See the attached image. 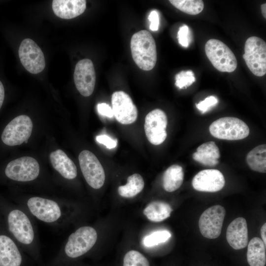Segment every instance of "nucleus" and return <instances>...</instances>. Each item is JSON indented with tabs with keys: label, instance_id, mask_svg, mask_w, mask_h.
<instances>
[{
	"label": "nucleus",
	"instance_id": "nucleus-1",
	"mask_svg": "<svg viewBox=\"0 0 266 266\" xmlns=\"http://www.w3.org/2000/svg\"><path fill=\"white\" fill-rule=\"evenodd\" d=\"M131 49L133 58L139 68L148 71L154 67L157 59L156 45L148 31L141 30L132 36Z\"/></svg>",
	"mask_w": 266,
	"mask_h": 266
},
{
	"label": "nucleus",
	"instance_id": "nucleus-2",
	"mask_svg": "<svg viewBox=\"0 0 266 266\" xmlns=\"http://www.w3.org/2000/svg\"><path fill=\"white\" fill-rule=\"evenodd\" d=\"M211 134L218 139L236 140L247 137L250 132L247 125L233 117H225L214 121L209 126Z\"/></svg>",
	"mask_w": 266,
	"mask_h": 266
},
{
	"label": "nucleus",
	"instance_id": "nucleus-3",
	"mask_svg": "<svg viewBox=\"0 0 266 266\" xmlns=\"http://www.w3.org/2000/svg\"><path fill=\"white\" fill-rule=\"evenodd\" d=\"M206 55L213 66L221 72H233L237 67V61L232 50L222 41L208 40L205 45Z\"/></svg>",
	"mask_w": 266,
	"mask_h": 266
},
{
	"label": "nucleus",
	"instance_id": "nucleus-4",
	"mask_svg": "<svg viewBox=\"0 0 266 266\" xmlns=\"http://www.w3.org/2000/svg\"><path fill=\"white\" fill-rule=\"evenodd\" d=\"M243 57L255 75L263 76L266 73V43L262 38L251 36L246 41Z\"/></svg>",
	"mask_w": 266,
	"mask_h": 266
},
{
	"label": "nucleus",
	"instance_id": "nucleus-5",
	"mask_svg": "<svg viewBox=\"0 0 266 266\" xmlns=\"http://www.w3.org/2000/svg\"><path fill=\"white\" fill-rule=\"evenodd\" d=\"M97 238V233L94 228L80 227L69 236L65 247V253L71 258L82 256L94 246Z\"/></svg>",
	"mask_w": 266,
	"mask_h": 266
},
{
	"label": "nucleus",
	"instance_id": "nucleus-6",
	"mask_svg": "<svg viewBox=\"0 0 266 266\" xmlns=\"http://www.w3.org/2000/svg\"><path fill=\"white\" fill-rule=\"evenodd\" d=\"M33 124L27 115H19L11 121L5 127L1 134L2 142L8 146L20 145L28 140Z\"/></svg>",
	"mask_w": 266,
	"mask_h": 266
},
{
	"label": "nucleus",
	"instance_id": "nucleus-7",
	"mask_svg": "<svg viewBox=\"0 0 266 266\" xmlns=\"http://www.w3.org/2000/svg\"><path fill=\"white\" fill-rule=\"evenodd\" d=\"M78 160L82 174L87 183L93 188H101L105 182L104 169L97 158L91 151L84 150L79 155Z\"/></svg>",
	"mask_w": 266,
	"mask_h": 266
},
{
	"label": "nucleus",
	"instance_id": "nucleus-8",
	"mask_svg": "<svg viewBox=\"0 0 266 266\" xmlns=\"http://www.w3.org/2000/svg\"><path fill=\"white\" fill-rule=\"evenodd\" d=\"M39 171L37 161L31 157L25 156L9 162L5 168V173L12 180L27 182L36 179Z\"/></svg>",
	"mask_w": 266,
	"mask_h": 266
},
{
	"label": "nucleus",
	"instance_id": "nucleus-9",
	"mask_svg": "<svg viewBox=\"0 0 266 266\" xmlns=\"http://www.w3.org/2000/svg\"><path fill=\"white\" fill-rule=\"evenodd\" d=\"M18 54L22 65L30 73L37 74L44 69L45 61L44 54L32 39L25 38L21 42Z\"/></svg>",
	"mask_w": 266,
	"mask_h": 266
},
{
	"label": "nucleus",
	"instance_id": "nucleus-10",
	"mask_svg": "<svg viewBox=\"0 0 266 266\" xmlns=\"http://www.w3.org/2000/svg\"><path fill=\"white\" fill-rule=\"evenodd\" d=\"M226 214L225 209L220 205L207 208L201 215L199 226L201 234L209 239L219 236Z\"/></svg>",
	"mask_w": 266,
	"mask_h": 266
},
{
	"label": "nucleus",
	"instance_id": "nucleus-11",
	"mask_svg": "<svg viewBox=\"0 0 266 266\" xmlns=\"http://www.w3.org/2000/svg\"><path fill=\"white\" fill-rule=\"evenodd\" d=\"M167 117L164 111L155 109L150 111L145 117L144 131L149 141L152 144H162L166 139Z\"/></svg>",
	"mask_w": 266,
	"mask_h": 266
},
{
	"label": "nucleus",
	"instance_id": "nucleus-12",
	"mask_svg": "<svg viewBox=\"0 0 266 266\" xmlns=\"http://www.w3.org/2000/svg\"><path fill=\"white\" fill-rule=\"evenodd\" d=\"M9 230L20 243L31 244L34 237V231L31 221L22 211L14 209L8 216Z\"/></svg>",
	"mask_w": 266,
	"mask_h": 266
},
{
	"label": "nucleus",
	"instance_id": "nucleus-13",
	"mask_svg": "<svg viewBox=\"0 0 266 266\" xmlns=\"http://www.w3.org/2000/svg\"><path fill=\"white\" fill-rule=\"evenodd\" d=\"M27 205L34 216L45 223L55 222L62 215V211L59 204L50 199L33 197L28 200Z\"/></svg>",
	"mask_w": 266,
	"mask_h": 266
},
{
	"label": "nucleus",
	"instance_id": "nucleus-14",
	"mask_svg": "<svg viewBox=\"0 0 266 266\" xmlns=\"http://www.w3.org/2000/svg\"><path fill=\"white\" fill-rule=\"evenodd\" d=\"M111 104L113 115L121 124L128 125L134 122L137 118V109L130 96L123 91L113 93Z\"/></svg>",
	"mask_w": 266,
	"mask_h": 266
},
{
	"label": "nucleus",
	"instance_id": "nucleus-15",
	"mask_svg": "<svg viewBox=\"0 0 266 266\" xmlns=\"http://www.w3.org/2000/svg\"><path fill=\"white\" fill-rule=\"evenodd\" d=\"M73 76L79 92L84 97L91 95L96 83V73L92 61L89 59L79 61L76 65Z\"/></svg>",
	"mask_w": 266,
	"mask_h": 266
},
{
	"label": "nucleus",
	"instance_id": "nucleus-16",
	"mask_svg": "<svg viewBox=\"0 0 266 266\" xmlns=\"http://www.w3.org/2000/svg\"><path fill=\"white\" fill-rule=\"evenodd\" d=\"M192 184L193 187L198 191L216 192L224 187L225 180L219 170L207 169L199 172L194 177Z\"/></svg>",
	"mask_w": 266,
	"mask_h": 266
},
{
	"label": "nucleus",
	"instance_id": "nucleus-17",
	"mask_svg": "<svg viewBox=\"0 0 266 266\" xmlns=\"http://www.w3.org/2000/svg\"><path fill=\"white\" fill-rule=\"evenodd\" d=\"M226 238L228 243L234 249L239 250L247 246L248 228L244 218H237L229 224L227 230Z\"/></svg>",
	"mask_w": 266,
	"mask_h": 266
},
{
	"label": "nucleus",
	"instance_id": "nucleus-18",
	"mask_svg": "<svg viewBox=\"0 0 266 266\" xmlns=\"http://www.w3.org/2000/svg\"><path fill=\"white\" fill-rule=\"evenodd\" d=\"M86 7L84 0H54L52 9L55 14L65 19L75 18L82 14Z\"/></svg>",
	"mask_w": 266,
	"mask_h": 266
},
{
	"label": "nucleus",
	"instance_id": "nucleus-19",
	"mask_svg": "<svg viewBox=\"0 0 266 266\" xmlns=\"http://www.w3.org/2000/svg\"><path fill=\"white\" fill-rule=\"evenodd\" d=\"M22 256L14 241L9 237L0 235V266H20Z\"/></svg>",
	"mask_w": 266,
	"mask_h": 266
},
{
	"label": "nucleus",
	"instance_id": "nucleus-20",
	"mask_svg": "<svg viewBox=\"0 0 266 266\" xmlns=\"http://www.w3.org/2000/svg\"><path fill=\"white\" fill-rule=\"evenodd\" d=\"M49 158L53 167L63 177L70 180L76 177V166L63 150L57 149L51 152Z\"/></svg>",
	"mask_w": 266,
	"mask_h": 266
},
{
	"label": "nucleus",
	"instance_id": "nucleus-21",
	"mask_svg": "<svg viewBox=\"0 0 266 266\" xmlns=\"http://www.w3.org/2000/svg\"><path fill=\"white\" fill-rule=\"evenodd\" d=\"M220 151L214 141H209L200 145L193 153V159L206 166H214L218 163Z\"/></svg>",
	"mask_w": 266,
	"mask_h": 266
},
{
	"label": "nucleus",
	"instance_id": "nucleus-22",
	"mask_svg": "<svg viewBox=\"0 0 266 266\" xmlns=\"http://www.w3.org/2000/svg\"><path fill=\"white\" fill-rule=\"evenodd\" d=\"M266 246L259 237H254L250 241L247 248V260L250 266H265Z\"/></svg>",
	"mask_w": 266,
	"mask_h": 266
},
{
	"label": "nucleus",
	"instance_id": "nucleus-23",
	"mask_svg": "<svg viewBox=\"0 0 266 266\" xmlns=\"http://www.w3.org/2000/svg\"><path fill=\"white\" fill-rule=\"evenodd\" d=\"M172 211V209L168 203L162 201H153L145 207L143 213L149 220L159 222L168 218Z\"/></svg>",
	"mask_w": 266,
	"mask_h": 266
},
{
	"label": "nucleus",
	"instance_id": "nucleus-24",
	"mask_svg": "<svg viewBox=\"0 0 266 266\" xmlns=\"http://www.w3.org/2000/svg\"><path fill=\"white\" fill-rule=\"evenodd\" d=\"M184 179L182 167L178 165L168 167L163 176V186L165 191L172 192L181 186Z\"/></svg>",
	"mask_w": 266,
	"mask_h": 266
},
{
	"label": "nucleus",
	"instance_id": "nucleus-25",
	"mask_svg": "<svg viewBox=\"0 0 266 266\" xmlns=\"http://www.w3.org/2000/svg\"><path fill=\"white\" fill-rule=\"evenodd\" d=\"M246 161L249 167L253 170L266 173V145H259L251 150L247 155Z\"/></svg>",
	"mask_w": 266,
	"mask_h": 266
},
{
	"label": "nucleus",
	"instance_id": "nucleus-26",
	"mask_svg": "<svg viewBox=\"0 0 266 266\" xmlns=\"http://www.w3.org/2000/svg\"><path fill=\"white\" fill-rule=\"evenodd\" d=\"M144 187V181L141 175L134 173L128 177L125 185L118 188L119 195L123 198H131L140 193Z\"/></svg>",
	"mask_w": 266,
	"mask_h": 266
},
{
	"label": "nucleus",
	"instance_id": "nucleus-27",
	"mask_svg": "<svg viewBox=\"0 0 266 266\" xmlns=\"http://www.w3.org/2000/svg\"><path fill=\"white\" fill-rule=\"evenodd\" d=\"M169 2L180 11L190 15L200 13L204 7L201 0H170Z\"/></svg>",
	"mask_w": 266,
	"mask_h": 266
},
{
	"label": "nucleus",
	"instance_id": "nucleus-28",
	"mask_svg": "<svg viewBox=\"0 0 266 266\" xmlns=\"http://www.w3.org/2000/svg\"><path fill=\"white\" fill-rule=\"evenodd\" d=\"M123 266H150V264L144 255L138 251L132 250L125 255Z\"/></svg>",
	"mask_w": 266,
	"mask_h": 266
},
{
	"label": "nucleus",
	"instance_id": "nucleus-29",
	"mask_svg": "<svg viewBox=\"0 0 266 266\" xmlns=\"http://www.w3.org/2000/svg\"><path fill=\"white\" fill-rule=\"evenodd\" d=\"M171 237L170 232L166 230L154 232L146 236L143 244L146 247H151L166 241Z\"/></svg>",
	"mask_w": 266,
	"mask_h": 266
},
{
	"label": "nucleus",
	"instance_id": "nucleus-30",
	"mask_svg": "<svg viewBox=\"0 0 266 266\" xmlns=\"http://www.w3.org/2000/svg\"><path fill=\"white\" fill-rule=\"evenodd\" d=\"M196 80L194 72L191 70L181 71L175 76V85L179 89L186 88Z\"/></svg>",
	"mask_w": 266,
	"mask_h": 266
},
{
	"label": "nucleus",
	"instance_id": "nucleus-31",
	"mask_svg": "<svg viewBox=\"0 0 266 266\" xmlns=\"http://www.w3.org/2000/svg\"><path fill=\"white\" fill-rule=\"evenodd\" d=\"M218 102V100L216 97L210 96L196 104V107L202 113H204L208 111L211 107L216 105Z\"/></svg>",
	"mask_w": 266,
	"mask_h": 266
},
{
	"label": "nucleus",
	"instance_id": "nucleus-32",
	"mask_svg": "<svg viewBox=\"0 0 266 266\" xmlns=\"http://www.w3.org/2000/svg\"><path fill=\"white\" fill-rule=\"evenodd\" d=\"M189 28L187 25L180 27L177 33L179 43L183 47L187 48L190 44Z\"/></svg>",
	"mask_w": 266,
	"mask_h": 266
},
{
	"label": "nucleus",
	"instance_id": "nucleus-33",
	"mask_svg": "<svg viewBox=\"0 0 266 266\" xmlns=\"http://www.w3.org/2000/svg\"><path fill=\"white\" fill-rule=\"evenodd\" d=\"M96 140L99 143L102 144L108 149L114 148L117 145L116 140H114L106 134L98 135L96 137Z\"/></svg>",
	"mask_w": 266,
	"mask_h": 266
},
{
	"label": "nucleus",
	"instance_id": "nucleus-34",
	"mask_svg": "<svg viewBox=\"0 0 266 266\" xmlns=\"http://www.w3.org/2000/svg\"><path fill=\"white\" fill-rule=\"evenodd\" d=\"M97 110L100 115L108 118H112L114 116L112 108L106 103H99Z\"/></svg>",
	"mask_w": 266,
	"mask_h": 266
},
{
	"label": "nucleus",
	"instance_id": "nucleus-35",
	"mask_svg": "<svg viewBox=\"0 0 266 266\" xmlns=\"http://www.w3.org/2000/svg\"><path fill=\"white\" fill-rule=\"evenodd\" d=\"M148 19L150 21V29L152 31H157L159 26V17L158 12L156 10L152 11L148 16Z\"/></svg>",
	"mask_w": 266,
	"mask_h": 266
},
{
	"label": "nucleus",
	"instance_id": "nucleus-36",
	"mask_svg": "<svg viewBox=\"0 0 266 266\" xmlns=\"http://www.w3.org/2000/svg\"><path fill=\"white\" fill-rule=\"evenodd\" d=\"M4 99V89L3 85L0 81V108H1Z\"/></svg>",
	"mask_w": 266,
	"mask_h": 266
},
{
	"label": "nucleus",
	"instance_id": "nucleus-37",
	"mask_svg": "<svg viewBox=\"0 0 266 266\" xmlns=\"http://www.w3.org/2000/svg\"><path fill=\"white\" fill-rule=\"evenodd\" d=\"M266 224H263L261 228V234L262 238V241L266 245Z\"/></svg>",
	"mask_w": 266,
	"mask_h": 266
},
{
	"label": "nucleus",
	"instance_id": "nucleus-38",
	"mask_svg": "<svg viewBox=\"0 0 266 266\" xmlns=\"http://www.w3.org/2000/svg\"><path fill=\"white\" fill-rule=\"evenodd\" d=\"M262 12L263 16L266 18V4L264 3L261 5Z\"/></svg>",
	"mask_w": 266,
	"mask_h": 266
},
{
	"label": "nucleus",
	"instance_id": "nucleus-39",
	"mask_svg": "<svg viewBox=\"0 0 266 266\" xmlns=\"http://www.w3.org/2000/svg\"><path fill=\"white\" fill-rule=\"evenodd\" d=\"M28 140H26V141H25V142L26 143H28Z\"/></svg>",
	"mask_w": 266,
	"mask_h": 266
}]
</instances>
